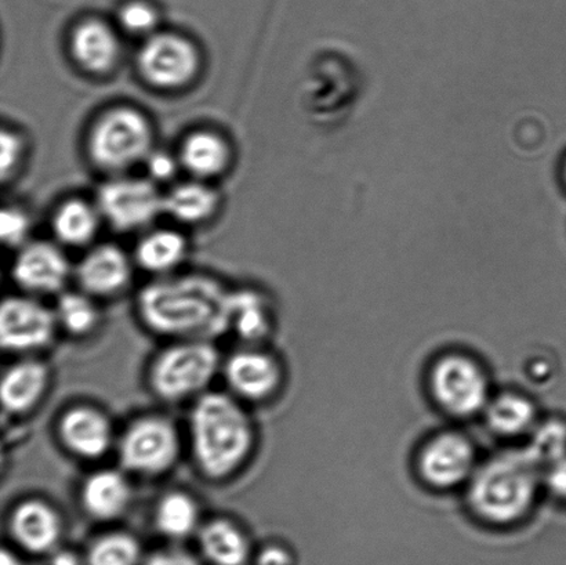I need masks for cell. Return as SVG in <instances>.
Wrapping results in <instances>:
<instances>
[{
    "mask_svg": "<svg viewBox=\"0 0 566 565\" xmlns=\"http://www.w3.org/2000/svg\"><path fill=\"white\" fill-rule=\"evenodd\" d=\"M230 290L207 274L166 275L143 287L136 314L144 328L169 341H214L229 334Z\"/></svg>",
    "mask_w": 566,
    "mask_h": 565,
    "instance_id": "6da1fadb",
    "label": "cell"
},
{
    "mask_svg": "<svg viewBox=\"0 0 566 565\" xmlns=\"http://www.w3.org/2000/svg\"><path fill=\"white\" fill-rule=\"evenodd\" d=\"M187 440L201 478L224 483L251 461L258 444L256 425L230 391L209 390L192 402Z\"/></svg>",
    "mask_w": 566,
    "mask_h": 565,
    "instance_id": "7a4b0ae2",
    "label": "cell"
},
{
    "mask_svg": "<svg viewBox=\"0 0 566 565\" xmlns=\"http://www.w3.org/2000/svg\"><path fill=\"white\" fill-rule=\"evenodd\" d=\"M542 483L545 472L525 448L501 452L476 468L469 481V503L486 523L514 524L528 516Z\"/></svg>",
    "mask_w": 566,
    "mask_h": 565,
    "instance_id": "3957f363",
    "label": "cell"
},
{
    "mask_svg": "<svg viewBox=\"0 0 566 565\" xmlns=\"http://www.w3.org/2000/svg\"><path fill=\"white\" fill-rule=\"evenodd\" d=\"M221 367L223 358L213 341H170L149 363L147 386L169 406L193 402L209 391Z\"/></svg>",
    "mask_w": 566,
    "mask_h": 565,
    "instance_id": "277c9868",
    "label": "cell"
},
{
    "mask_svg": "<svg viewBox=\"0 0 566 565\" xmlns=\"http://www.w3.org/2000/svg\"><path fill=\"white\" fill-rule=\"evenodd\" d=\"M119 468L133 478L159 479L179 463L182 437L175 420L164 414L140 415L116 439Z\"/></svg>",
    "mask_w": 566,
    "mask_h": 565,
    "instance_id": "5b68a950",
    "label": "cell"
},
{
    "mask_svg": "<svg viewBox=\"0 0 566 565\" xmlns=\"http://www.w3.org/2000/svg\"><path fill=\"white\" fill-rule=\"evenodd\" d=\"M153 127L140 111L115 107L94 122L87 151L99 170L119 176L144 164L153 151Z\"/></svg>",
    "mask_w": 566,
    "mask_h": 565,
    "instance_id": "8992f818",
    "label": "cell"
},
{
    "mask_svg": "<svg viewBox=\"0 0 566 565\" xmlns=\"http://www.w3.org/2000/svg\"><path fill=\"white\" fill-rule=\"evenodd\" d=\"M430 390L438 407L454 418L484 412L492 398L485 369L459 353L446 354L432 365Z\"/></svg>",
    "mask_w": 566,
    "mask_h": 565,
    "instance_id": "52a82bcc",
    "label": "cell"
},
{
    "mask_svg": "<svg viewBox=\"0 0 566 565\" xmlns=\"http://www.w3.org/2000/svg\"><path fill=\"white\" fill-rule=\"evenodd\" d=\"M59 332L54 308L36 296H9L0 306V345L4 352L33 356L52 346Z\"/></svg>",
    "mask_w": 566,
    "mask_h": 565,
    "instance_id": "ba28073f",
    "label": "cell"
},
{
    "mask_svg": "<svg viewBox=\"0 0 566 565\" xmlns=\"http://www.w3.org/2000/svg\"><path fill=\"white\" fill-rule=\"evenodd\" d=\"M96 205L113 229L130 232L146 229L164 212V196L153 180L114 176L98 188Z\"/></svg>",
    "mask_w": 566,
    "mask_h": 565,
    "instance_id": "9c48e42d",
    "label": "cell"
},
{
    "mask_svg": "<svg viewBox=\"0 0 566 565\" xmlns=\"http://www.w3.org/2000/svg\"><path fill=\"white\" fill-rule=\"evenodd\" d=\"M143 80L159 91H179L190 85L201 66L196 44L174 32L147 38L137 57Z\"/></svg>",
    "mask_w": 566,
    "mask_h": 565,
    "instance_id": "30bf717a",
    "label": "cell"
},
{
    "mask_svg": "<svg viewBox=\"0 0 566 565\" xmlns=\"http://www.w3.org/2000/svg\"><path fill=\"white\" fill-rule=\"evenodd\" d=\"M221 375L231 395L243 404L273 400L285 380L280 358L263 346L243 345L232 352L223 359Z\"/></svg>",
    "mask_w": 566,
    "mask_h": 565,
    "instance_id": "8fae6325",
    "label": "cell"
},
{
    "mask_svg": "<svg viewBox=\"0 0 566 565\" xmlns=\"http://www.w3.org/2000/svg\"><path fill=\"white\" fill-rule=\"evenodd\" d=\"M55 437L69 456L85 462L102 461L118 439L113 419L92 404L65 408L55 422Z\"/></svg>",
    "mask_w": 566,
    "mask_h": 565,
    "instance_id": "7c38bea8",
    "label": "cell"
},
{
    "mask_svg": "<svg viewBox=\"0 0 566 565\" xmlns=\"http://www.w3.org/2000/svg\"><path fill=\"white\" fill-rule=\"evenodd\" d=\"M476 468L473 444L457 431L432 437L418 458L420 478L436 490H452L469 483Z\"/></svg>",
    "mask_w": 566,
    "mask_h": 565,
    "instance_id": "4fadbf2b",
    "label": "cell"
},
{
    "mask_svg": "<svg viewBox=\"0 0 566 565\" xmlns=\"http://www.w3.org/2000/svg\"><path fill=\"white\" fill-rule=\"evenodd\" d=\"M72 274L69 259L55 243L28 242L19 249L11 268L14 284L27 295L59 296Z\"/></svg>",
    "mask_w": 566,
    "mask_h": 565,
    "instance_id": "5bb4252c",
    "label": "cell"
},
{
    "mask_svg": "<svg viewBox=\"0 0 566 565\" xmlns=\"http://www.w3.org/2000/svg\"><path fill=\"white\" fill-rule=\"evenodd\" d=\"M9 533L17 545L31 553H48L57 546L64 531L60 509L44 498H24L10 509Z\"/></svg>",
    "mask_w": 566,
    "mask_h": 565,
    "instance_id": "9a60e30c",
    "label": "cell"
},
{
    "mask_svg": "<svg viewBox=\"0 0 566 565\" xmlns=\"http://www.w3.org/2000/svg\"><path fill=\"white\" fill-rule=\"evenodd\" d=\"M130 478L122 468H104L88 473L77 489L82 512L98 523L125 516L135 500Z\"/></svg>",
    "mask_w": 566,
    "mask_h": 565,
    "instance_id": "2e32d148",
    "label": "cell"
},
{
    "mask_svg": "<svg viewBox=\"0 0 566 565\" xmlns=\"http://www.w3.org/2000/svg\"><path fill=\"white\" fill-rule=\"evenodd\" d=\"M132 260L120 248L104 243L88 251L76 265L77 286L97 301L119 296L129 287Z\"/></svg>",
    "mask_w": 566,
    "mask_h": 565,
    "instance_id": "e0dca14e",
    "label": "cell"
},
{
    "mask_svg": "<svg viewBox=\"0 0 566 565\" xmlns=\"http://www.w3.org/2000/svg\"><path fill=\"white\" fill-rule=\"evenodd\" d=\"M52 385V370L42 359L27 356L9 365L2 375L0 397L6 414L24 417L35 411Z\"/></svg>",
    "mask_w": 566,
    "mask_h": 565,
    "instance_id": "ac0fdd59",
    "label": "cell"
},
{
    "mask_svg": "<svg viewBox=\"0 0 566 565\" xmlns=\"http://www.w3.org/2000/svg\"><path fill=\"white\" fill-rule=\"evenodd\" d=\"M70 50L76 65L94 76L108 75L120 57L118 35L98 19H87L74 28Z\"/></svg>",
    "mask_w": 566,
    "mask_h": 565,
    "instance_id": "d6986e66",
    "label": "cell"
},
{
    "mask_svg": "<svg viewBox=\"0 0 566 565\" xmlns=\"http://www.w3.org/2000/svg\"><path fill=\"white\" fill-rule=\"evenodd\" d=\"M275 315L265 293L254 287H240L230 292L229 332L242 345L262 346L273 335Z\"/></svg>",
    "mask_w": 566,
    "mask_h": 565,
    "instance_id": "ffe728a7",
    "label": "cell"
},
{
    "mask_svg": "<svg viewBox=\"0 0 566 565\" xmlns=\"http://www.w3.org/2000/svg\"><path fill=\"white\" fill-rule=\"evenodd\" d=\"M177 157L181 168L193 179L205 181L220 176L229 168L231 151L229 143L218 133L197 130L185 138Z\"/></svg>",
    "mask_w": 566,
    "mask_h": 565,
    "instance_id": "44dd1931",
    "label": "cell"
},
{
    "mask_svg": "<svg viewBox=\"0 0 566 565\" xmlns=\"http://www.w3.org/2000/svg\"><path fill=\"white\" fill-rule=\"evenodd\" d=\"M153 523L160 535L169 540H185L201 529V505L186 490H169L155 501Z\"/></svg>",
    "mask_w": 566,
    "mask_h": 565,
    "instance_id": "7402d4cb",
    "label": "cell"
},
{
    "mask_svg": "<svg viewBox=\"0 0 566 565\" xmlns=\"http://www.w3.org/2000/svg\"><path fill=\"white\" fill-rule=\"evenodd\" d=\"M198 538L205 557L214 565H242L248 561V536L234 520H208L199 529Z\"/></svg>",
    "mask_w": 566,
    "mask_h": 565,
    "instance_id": "603a6c76",
    "label": "cell"
},
{
    "mask_svg": "<svg viewBox=\"0 0 566 565\" xmlns=\"http://www.w3.org/2000/svg\"><path fill=\"white\" fill-rule=\"evenodd\" d=\"M186 257V238L174 230L148 232L138 242L135 253L138 268L157 279L174 274Z\"/></svg>",
    "mask_w": 566,
    "mask_h": 565,
    "instance_id": "cb8c5ba5",
    "label": "cell"
},
{
    "mask_svg": "<svg viewBox=\"0 0 566 565\" xmlns=\"http://www.w3.org/2000/svg\"><path fill=\"white\" fill-rule=\"evenodd\" d=\"M484 414L491 430L510 439L530 436L539 422L535 402L530 397L514 391L492 397Z\"/></svg>",
    "mask_w": 566,
    "mask_h": 565,
    "instance_id": "d4e9b609",
    "label": "cell"
},
{
    "mask_svg": "<svg viewBox=\"0 0 566 565\" xmlns=\"http://www.w3.org/2000/svg\"><path fill=\"white\" fill-rule=\"evenodd\" d=\"M218 191L202 180L180 182L164 196V212L186 224H199L218 212Z\"/></svg>",
    "mask_w": 566,
    "mask_h": 565,
    "instance_id": "484cf974",
    "label": "cell"
},
{
    "mask_svg": "<svg viewBox=\"0 0 566 565\" xmlns=\"http://www.w3.org/2000/svg\"><path fill=\"white\" fill-rule=\"evenodd\" d=\"M102 215L97 205L83 199H70L61 203L53 216V231L55 238L65 247L81 248L96 238Z\"/></svg>",
    "mask_w": 566,
    "mask_h": 565,
    "instance_id": "4316f807",
    "label": "cell"
},
{
    "mask_svg": "<svg viewBox=\"0 0 566 565\" xmlns=\"http://www.w3.org/2000/svg\"><path fill=\"white\" fill-rule=\"evenodd\" d=\"M97 302L81 290L60 293L53 307L60 331L76 339L96 334L102 325V310Z\"/></svg>",
    "mask_w": 566,
    "mask_h": 565,
    "instance_id": "83f0119b",
    "label": "cell"
},
{
    "mask_svg": "<svg viewBox=\"0 0 566 565\" xmlns=\"http://www.w3.org/2000/svg\"><path fill=\"white\" fill-rule=\"evenodd\" d=\"M525 451L546 472L566 456V420L551 418L537 422L530 433V444Z\"/></svg>",
    "mask_w": 566,
    "mask_h": 565,
    "instance_id": "f1b7e54d",
    "label": "cell"
},
{
    "mask_svg": "<svg viewBox=\"0 0 566 565\" xmlns=\"http://www.w3.org/2000/svg\"><path fill=\"white\" fill-rule=\"evenodd\" d=\"M142 550L138 541L126 531H111L92 542L87 565H136Z\"/></svg>",
    "mask_w": 566,
    "mask_h": 565,
    "instance_id": "f546056e",
    "label": "cell"
},
{
    "mask_svg": "<svg viewBox=\"0 0 566 565\" xmlns=\"http://www.w3.org/2000/svg\"><path fill=\"white\" fill-rule=\"evenodd\" d=\"M118 21L122 30L130 35L149 38L157 33L159 13L146 0H130L119 9Z\"/></svg>",
    "mask_w": 566,
    "mask_h": 565,
    "instance_id": "4dcf8cb0",
    "label": "cell"
},
{
    "mask_svg": "<svg viewBox=\"0 0 566 565\" xmlns=\"http://www.w3.org/2000/svg\"><path fill=\"white\" fill-rule=\"evenodd\" d=\"M31 232V219L24 210L9 207L2 210L0 218V234L4 245L20 249L28 243Z\"/></svg>",
    "mask_w": 566,
    "mask_h": 565,
    "instance_id": "1f68e13d",
    "label": "cell"
},
{
    "mask_svg": "<svg viewBox=\"0 0 566 565\" xmlns=\"http://www.w3.org/2000/svg\"><path fill=\"white\" fill-rule=\"evenodd\" d=\"M24 154V143L19 133L13 130L2 132V179H11L20 168L21 157Z\"/></svg>",
    "mask_w": 566,
    "mask_h": 565,
    "instance_id": "d6a6232c",
    "label": "cell"
},
{
    "mask_svg": "<svg viewBox=\"0 0 566 565\" xmlns=\"http://www.w3.org/2000/svg\"><path fill=\"white\" fill-rule=\"evenodd\" d=\"M144 164H146L149 179L155 182L174 179L181 166L179 157H174V155L166 151L149 153Z\"/></svg>",
    "mask_w": 566,
    "mask_h": 565,
    "instance_id": "836d02e7",
    "label": "cell"
},
{
    "mask_svg": "<svg viewBox=\"0 0 566 565\" xmlns=\"http://www.w3.org/2000/svg\"><path fill=\"white\" fill-rule=\"evenodd\" d=\"M545 484L559 500L566 501V456L546 469Z\"/></svg>",
    "mask_w": 566,
    "mask_h": 565,
    "instance_id": "e575fe53",
    "label": "cell"
},
{
    "mask_svg": "<svg viewBox=\"0 0 566 565\" xmlns=\"http://www.w3.org/2000/svg\"><path fill=\"white\" fill-rule=\"evenodd\" d=\"M146 565H199L190 553L182 551H164L155 553Z\"/></svg>",
    "mask_w": 566,
    "mask_h": 565,
    "instance_id": "d590c367",
    "label": "cell"
},
{
    "mask_svg": "<svg viewBox=\"0 0 566 565\" xmlns=\"http://www.w3.org/2000/svg\"><path fill=\"white\" fill-rule=\"evenodd\" d=\"M258 565H292L291 555L280 546H269L260 553Z\"/></svg>",
    "mask_w": 566,
    "mask_h": 565,
    "instance_id": "8d00e7d4",
    "label": "cell"
},
{
    "mask_svg": "<svg viewBox=\"0 0 566 565\" xmlns=\"http://www.w3.org/2000/svg\"><path fill=\"white\" fill-rule=\"evenodd\" d=\"M52 565H82L80 557L71 551H55L52 556Z\"/></svg>",
    "mask_w": 566,
    "mask_h": 565,
    "instance_id": "74e56055",
    "label": "cell"
},
{
    "mask_svg": "<svg viewBox=\"0 0 566 565\" xmlns=\"http://www.w3.org/2000/svg\"><path fill=\"white\" fill-rule=\"evenodd\" d=\"M2 565H21L19 558L9 551L2 552Z\"/></svg>",
    "mask_w": 566,
    "mask_h": 565,
    "instance_id": "f35d334b",
    "label": "cell"
},
{
    "mask_svg": "<svg viewBox=\"0 0 566 565\" xmlns=\"http://www.w3.org/2000/svg\"><path fill=\"white\" fill-rule=\"evenodd\" d=\"M566 171V170H565Z\"/></svg>",
    "mask_w": 566,
    "mask_h": 565,
    "instance_id": "ab89813d",
    "label": "cell"
}]
</instances>
